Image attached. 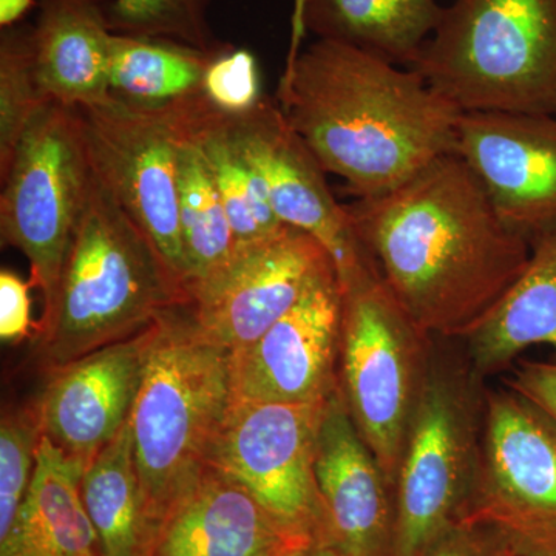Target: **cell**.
Returning <instances> with one entry per match:
<instances>
[{
	"instance_id": "1",
	"label": "cell",
	"mask_w": 556,
	"mask_h": 556,
	"mask_svg": "<svg viewBox=\"0 0 556 556\" xmlns=\"http://www.w3.org/2000/svg\"><path fill=\"white\" fill-rule=\"evenodd\" d=\"M345 207L388 291L433 338H463L529 262V241L507 228L456 153L386 195Z\"/></svg>"
},
{
	"instance_id": "2",
	"label": "cell",
	"mask_w": 556,
	"mask_h": 556,
	"mask_svg": "<svg viewBox=\"0 0 556 556\" xmlns=\"http://www.w3.org/2000/svg\"><path fill=\"white\" fill-rule=\"evenodd\" d=\"M277 102L354 200L386 195L455 153L464 113L416 68L321 39L288 62Z\"/></svg>"
},
{
	"instance_id": "3",
	"label": "cell",
	"mask_w": 556,
	"mask_h": 556,
	"mask_svg": "<svg viewBox=\"0 0 556 556\" xmlns=\"http://www.w3.org/2000/svg\"><path fill=\"white\" fill-rule=\"evenodd\" d=\"M185 305L188 289L93 172L53 302L36 321V362L62 367Z\"/></svg>"
},
{
	"instance_id": "4",
	"label": "cell",
	"mask_w": 556,
	"mask_h": 556,
	"mask_svg": "<svg viewBox=\"0 0 556 556\" xmlns=\"http://www.w3.org/2000/svg\"><path fill=\"white\" fill-rule=\"evenodd\" d=\"M230 354L200 331L188 305L155 321L130 427L142 492L159 532L207 468L233 402Z\"/></svg>"
},
{
	"instance_id": "5",
	"label": "cell",
	"mask_w": 556,
	"mask_h": 556,
	"mask_svg": "<svg viewBox=\"0 0 556 556\" xmlns=\"http://www.w3.org/2000/svg\"><path fill=\"white\" fill-rule=\"evenodd\" d=\"M412 68L463 112L556 113V0H453Z\"/></svg>"
},
{
	"instance_id": "6",
	"label": "cell",
	"mask_w": 556,
	"mask_h": 556,
	"mask_svg": "<svg viewBox=\"0 0 556 556\" xmlns=\"http://www.w3.org/2000/svg\"><path fill=\"white\" fill-rule=\"evenodd\" d=\"M456 340L438 339L394 477L391 556H419L459 521L484 434L485 379Z\"/></svg>"
},
{
	"instance_id": "7",
	"label": "cell",
	"mask_w": 556,
	"mask_h": 556,
	"mask_svg": "<svg viewBox=\"0 0 556 556\" xmlns=\"http://www.w3.org/2000/svg\"><path fill=\"white\" fill-rule=\"evenodd\" d=\"M339 287L340 393L358 433L394 484L437 338L402 309L376 265Z\"/></svg>"
},
{
	"instance_id": "8",
	"label": "cell",
	"mask_w": 556,
	"mask_h": 556,
	"mask_svg": "<svg viewBox=\"0 0 556 556\" xmlns=\"http://www.w3.org/2000/svg\"><path fill=\"white\" fill-rule=\"evenodd\" d=\"M0 177L2 243L27 257L47 309L93 177L78 110L56 102L40 110Z\"/></svg>"
},
{
	"instance_id": "9",
	"label": "cell",
	"mask_w": 556,
	"mask_h": 556,
	"mask_svg": "<svg viewBox=\"0 0 556 556\" xmlns=\"http://www.w3.org/2000/svg\"><path fill=\"white\" fill-rule=\"evenodd\" d=\"M459 521L493 530L515 556H556V422L507 387L486 390L477 475Z\"/></svg>"
},
{
	"instance_id": "10",
	"label": "cell",
	"mask_w": 556,
	"mask_h": 556,
	"mask_svg": "<svg viewBox=\"0 0 556 556\" xmlns=\"http://www.w3.org/2000/svg\"><path fill=\"white\" fill-rule=\"evenodd\" d=\"M188 100L148 108L112 94L100 104L76 109L94 175L159 249L186 289L178 161L188 131Z\"/></svg>"
},
{
	"instance_id": "11",
	"label": "cell",
	"mask_w": 556,
	"mask_h": 556,
	"mask_svg": "<svg viewBox=\"0 0 556 556\" xmlns=\"http://www.w3.org/2000/svg\"><path fill=\"white\" fill-rule=\"evenodd\" d=\"M327 404H265L233 397L207 463L241 482L274 517L316 546H329L314 468Z\"/></svg>"
},
{
	"instance_id": "12",
	"label": "cell",
	"mask_w": 556,
	"mask_h": 556,
	"mask_svg": "<svg viewBox=\"0 0 556 556\" xmlns=\"http://www.w3.org/2000/svg\"><path fill=\"white\" fill-rule=\"evenodd\" d=\"M334 265L309 233L285 226L239 247L232 257L189 288L188 308L200 331L226 350H243L288 313L314 278Z\"/></svg>"
},
{
	"instance_id": "13",
	"label": "cell",
	"mask_w": 556,
	"mask_h": 556,
	"mask_svg": "<svg viewBox=\"0 0 556 556\" xmlns=\"http://www.w3.org/2000/svg\"><path fill=\"white\" fill-rule=\"evenodd\" d=\"M226 118L258 172L274 214L283 225L309 233L327 249L339 285L375 263L358 240L345 204L332 195L327 172L289 126L277 101L262 98L251 112L226 113Z\"/></svg>"
},
{
	"instance_id": "14",
	"label": "cell",
	"mask_w": 556,
	"mask_h": 556,
	"mask_svg": "<svg viewBox=\"0 0 556 556\" xmlns=\"http://www.w3.org/2000/svg\"><path fill=\"white\" fill-rule=\"evenodd\" d=\"M342 292L334 265L252 345L230 354L233 397L265 404H325L340 390Z\"/></svg>"
},
{
	"instance_id": "15",
	"label": "cell",
	"mask_w": 556,
	"mask_h": 556,
	"mask_svg": "<svg viewBox=\"0 0 556 556\" xmlns=\"http://www.w3.org/2000/svg\"><path fill=\"white\" fill-rule=\"evenodd\" d=\"M455 153L530 244L556 230V113L464 112Z\"/></svg>"
},
{
	"instance_id": "16",
	"label": "cell",
	"mask_w": 556,
	"mask_h": 556,
	"mask_svg": "<svg viewBox=\"0 0 556 556\" xmlns=\"http://www.w3.org/2000/svg\"><path fill=\"white\" fill-rule=\"evenodd\" d=\"M153 328L47 371L35 402L40 431L84 467L129 422Z\"/></svg>"
},
{
	"instance_id": "17",
	"label": "cell",
	"mask_w": 556,
	"mask_h": 556,
	"mask_svg": "<svg viewBox=\"0 0 556 556\" xmlns=\"http://www.w3.org/2000/svg\"><path fill=\"white\" fill-rule=\"evenodd\" d=\"M314 468L329 546L345 556H391L393 484L354 426L340 390L321 417Z\"/></svg>"
},
{
	"instance_id": "18",
	"label": "cell",
	"mask_w": 556,
	"mask_h": 556,
	"mask_svg": "<svg viewBox=\"0 0 556 556\" xmlns=\"http://www.w3.org/2000/svg\"><path fill=\"white\" fill-rule=\"evenodd\" d=\"M313 546L241 482L207 467L164 519L153 556H298Z\"/></svg>"
},
{
	"instance_id": "19",
	"label": "cell",
	"mask_w": 556,
	"mask_h": 556,
	"mask_svg": "<svg viewBox=\"0 0 556 556\" xmlns=\"http://www.w3.org/2000/svg\"><path fill=\"white\" fill-rule=\"evenodd\" d=\"M31 42L47 100L65 108L108 101L110 28L105 0H39Z\"/></svg>"
},
{
	"instance_id": "20",
	"label": "cell",
	"mask_w": 556,
	"mask_h": 556,
	"mask_svg": "<svg viewBox=\"0 0 556 556\" xmlns=\"http://www.w3.org/2000/svg\"><path fill=\"white\" fill-rule=\"evenodd\" d=\"M438 0H294L288 62L306 31L412 68L437 30Z\"/></svg>"
},
{
	"instance_id": "21",
	"label": "cell",
	"mask_w": 556,
	"mask_h": 556,
	"mask_svg": "<svg viewBox=\"0 0 556 556\" xmlns=\"http://www.w3.org/2000/svg\"><path fill=\"white\" fill-rule=\"evenodd\" d=\"M521 276L495 308L457 339L482 379L510 369L532 346H548L556 362V230L530 244Z\"/></svg>"
},
{
	"instance_id": "22",
	"label": "cell",
	"mask_w": 556,
	"mask_h": 556,
	"mask_svg": "<svg viewBox=\"0 0 556 556\" xmlns=\"http://www.w3.org/2000/svg\"><path fill=\"white\" fill-rule=\"evenodd\" d=\"M83 464L40 438L35 478L0 556H104L80 495Z\"/></svg>"
},
{
	"instance_id": "23",
	"label": "cell",
	"mask_w": 556,
	"mask_h": 556,
	"mask_svg": "<svg viewBox=\"0 0 556 556\" xmlns=\"http://www.w3.org/2000/svg\"><path fill=\"white\" fill-rule=\"evenodd\" d=\"M80 495L104 556H153L159 527L142 492L130 420L84 468Z\"/></svg>"
},
{
	"instance_id": "24",
	"label": "cell",
	"mask_w": 556,
	"mask_h": 556,
	"mask_svg": "<svg viewBox=\"0 0 556 556\" xmlns=\"http://www.w3.org/2000/svg\"><path fill=\"white\" fill-rule=\"evenodd\" d=\"M188 130L217 185L237 248L283 229L287 225L274 214L265 185L230 130L226 113L215 109L203 93L188 101Z\"/></svg>"
},
{
	"instance_id": "25",
	"label": "cell",
	"mask_w": 556,
	"mask_h": 556,
	"mask_svg": "<svg viewBox=\"0 0 556 556\" xmlns=\"http://www.w3.org/2000/svg\"><path fill=\"white\" fill-rule=\"evenodd\" d=\"M218 54L172 40L113 33L109 58L110 93L130 104L148 108L195 97L203 93L204 73Z\"/></svg>"
},
{
	"instance_id": "26",
	"label": "cell",
	"mask_w": 556,
	"mask_h": 556,
	"mask_svg": "<svg viewBox=\"0 0 556 556\" xmlns=\"http://www.w3.org/2000/svg\"><path fill=\"white\" fill-rule=\"evenodd\" d=\"M178 211L189 292L193 283L225 265L237 249L236 236L217 185L200 146L190 137L189 130L179 149Z\"/></svg>"
},
{
	"instance_id": "27",
	"label": "cell",
	"mask_w": 556,
	"mask_h": 556,
	"mask_svg": "<svg viewBox=\"0 0 556 556\" xmlns=\"http://www.w3.org/2000/svg\"><path fill=\"white\" fill-rule=\"evenodd\" d=\"M30 25H14L0 38V175L33 118L50 104L36 75Z\"/></svg>"
},
{
	"instance_id": "28",
	"label": "cell",
	"mask_w": 556,
	"mask_h": 556,
	"mask_svg": "<svg viewBox=\"0 0 556 556\" xmlns=\"http://www.w3.org/2000/svg\"><path fill=\"white\" fill-rule=\"evenodd\" d=\"M207 10L208 0H113L108 14L116 35L172 40L206 53H223L232 46L212 33Z\"/></svg>"
},
{
	"instance_id": "29",
	"label": "cell",
	"mask_w": 556,
	"mask_h": 556,
	"mask_svg": "<svg viewBox=\"0 0 556 556\" xmlns=\"http://www.w3.org/2000/svg\"><path fill=\"white\" fill-rule=\"evenodd\" d=\"M40 431L31 407L3 408L0 422V538L5 536L35 478Z\"/></svg>"
},
{
	"instance_id": "30",
	"label": "cell",
	"mask_w": 556,
	"mask_h": 556,
	"mask_svg": "<svg viewBox=\"0 0 556 556\" xmlns=\"http://www.w3.org/2000/svg\"><path fill=\"white\" fill-rule=\"evenodd\" d=\"M207 101L228 115L251 112L262 100L257 60L251 51H223L211 61L203 79Z\"/></svg>"
},
{
	"instance_id": "31",
	"label": "cell",
	"mask_w": 556,
	"mask_h": 556,
	"mask_svg": "<svg viewBox=\"0 0 556 556\" xmlns=\"http://www.w3.org/2000/svg\"><path fill=\"white\" fill-rule=\"evenodd\" d=\"M510 547L493 530L457 521L428 544L419 556H511Z\"/></svg>"
},
{
	"instance_id": "32",
	"label": "cell",
	"mask_w": 556,
	"mask_h": 556,
	"mask_svg": "<svg viewBox=\"0 0 556 556\" xmlns=\"http://www.w3.org/2000/svg\"><path fill=\"white\" fill-rule=\"evenodd\" d=\"M30 281L2 269L0 273V339L5 343H20L35 339L38 324L31 321Z\"/></svg>"
},
{
	"instance_id": "33",
	"label": "cell",
	"mask_w": 556,
	"mask_h": 556,
	"mask_svg": "<svg viewBox=\"0 0 556 556\" xmlns=\"http://www.w3.org/2000/svg\"><path fill=\"white\" fill-rule=\"evenodd\" d=\"M503 386L543 409L556 422V362L518 361Z\"/></svg>"
},
{
	"instance_id": "34",
	"label": "cell",
	"mask_w": 556,
	"mask_h": 556,
	"mask_svg": "<svg viewBox=\"0 0 556 556\" xmlns=\"http://www.w3.org/2000/svg\"><path fill=\"white\" fill-rule=\"evenodd\" d=\"M35 7L36 0H0V25L3 30L20 24Z\"/></svg>"
},
{
	"instance_id": "35",
	"label": "cell",
	"mask_w": 556,
	"mask_h": 556,
	"mask_svg": "<svg viewBox=\"0 0 556 556\" xmlns=\"http://www.w3.org/2000/svg\"><path fill=\"white\" fill-rule=\"evenodd\" d=\"M298 556H345L340 554L338 548L331 546H313L303 551L302 554Z\"/></svg>"
},
{
	"instance_id": "36",
	"label": "cell",
	"mask_w": 556,
	"mask_h": 556,
	"mask_svg": "<svg viewBox=\"0 0 556 556\" xmlns=\"http://www.w3.org/2000/svg\"><path fill=\"white\" fill-rule=\"evenodd\" d=\"M511 556H515V555H511Z\"/></svg>"
}]
</instances>
